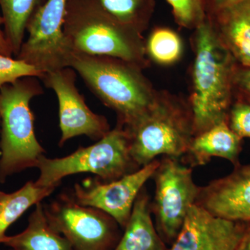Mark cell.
I'll return each mask as SVG.
<instances>
[{
	"label": "cell",
	"instance_id": "30bf717a",
	"mask_svg": "<svg viewBox=\"0 0 250 250\" xmlns=\"http://www.w3.org/2000/svg\"><path fill=\"white\" fill-rule=\"evenodd\" d=\"M77 72L67 67L45 73L41 80L53 90L59 103V127L62 136L59 146L69 140L85 136L98 141L111 131L109 123L102 115L94 113L75 85Z\"/></svg>",
	"mask_w": 250,
	"mask_h": 250
},
{
	"label": "cell",
	"instance_id": "52a82bcc",
	"mask_svg": "<svg viewBox=\"0 0 250 250\" xmlns=\"http://www.w3.org/2000/svg\"><path fill=\"white\" fill-rule=\"evenodd\" d=\"M42 205L49 225L66 238L73 250H114L123 235L114 219L98 208L77 203L71 192Z\"/></svg>",
	"mask_w": 250,
	"mask_h": 250
},
{
	"label": "cell",
	"instance_id": "5b68a950",
	"mask_svg": "<svg viewBox=\"0 0 250 250\" xmlns=\"http://www.w3.org/2000/svg\"><path fill=\"white\" fill-rule=\"evenodd\" d=\"M37 77H27L0 90V183L36 167L45 149L38 141L31 100L43 93Z\"/></svg>",
	"mask_w": 250,
	"mask_h": 250
},
{
	"label": "cell",
	"instance_id": "44dd1931",
	"mask_svg": "<svg viewBox=\"0 0 250 250\" xmlns=\"http://www.w3.org/2000/svg\"><path fill=\"white\" fill-rule=\"evenodd\" d=\"M149 61L168 66L179 62L183 54V42L175 31L167 27L153 29L145 41Z\"/></svg>",
	"mask_w": 250,
	"mask_h": 250
},
{
	"label": "cell",
	"instance_id": "4316f807",
	"mask_svg": "<svg viewBox=\"0 0 250 250\" xmlns=\"http://www.w3.org/2000/svg\"><path fill=\"white\" fill-rule=\"evenodd\" d=\"M242 0H210L209 14L214 13L224 8L228 7L239 2Z\"/></svg>",
	"mask_w": 250,
	"mask_h": 250
},
{
	"label": "cell",
	"instance_id": "5bb4252c",
	"mask_svg": "<svg viewBox=\"0 0 250 250\" xmlns=\"http://www.w3.org/2000/svg\"><path fill=\"white\" fill-rule=\"evenodd\" d=\"M219 39L242 66L250 67V0L208 14Z\"/></svg>",
	"mask_w": 250,
	"mask_h": 250
},
{
	"label": "cell",
	"instance_id": "4fadbf2b",
	"mask_svg": "<svg viewBox=\"0 0 250 250\" xmlns=\"http://www.w3.org/2000/svg\"><path fill=\"white\" fill-rule=\"evenodd\" d=\"M195 204L215 216L250 223V164L235 166L228 175L200 187Z\"/></svg>",
	"mask_w": 250,
	"mask_h": 250
},
{
	"label": "cell",
	"instance_id": "9a60e30c",
	"mask_svg": "<svg viewBox=\"0 0 250 250\" xmlns=\"http://www.w3.org/2000/svg\"><path fill=\"white\" fill-rule=\"evenodd\" d=\"M242 141L230 129L228 122H221L195 135L183 157L191 167L205 166L213 157L226 159L235 167L241 164Z\"/></svg>",
	"mask_w": 250,
	"mask_h": 250
},
{
	"label": "cell",
	"instance_id": "cb8c5ba5",
	"mask_svg": "<svg viewBox=\"0 0 250 250\" xmlns=\"http://www.w3.org/2000/svg\"><path fill=\"white\" fill-rule=\"evenodd\" d=\"M227 122L230 129L241 139H250V103L234 99Z\"/></svg>",
	"mask_w": 250,
	"mask_h": 250
},
{
	"label": "cell",
	"instance_id": "d6986e66",
	"mask_svg": "<svg viewBox=\"0 0 250 250\" xmlns=\"http://www.w3.org/2000/svg\"><path fill=\"white\" fill-rule=\"evenodd\" d=\"M47 0H0L4 31L13 55L17 57L31 17Z\"/></svg>",
	"mask_w": 250,
	"mask_h": 250
},
{
	"label": "cell",
	"instance_id": "3957f363",
	"mask_svg": "<svg viewBox=\"0 0 250 250\" xmlns=\"http://www.w3.org/2000/svg\"><path fill=\"white\" fill-rule=\"evenodd\" d=\"M68 67L73 69L92 92L117 116V124L128 126L154 102L157 90L143 69L123 59L72 53Z\"/></svg>",
	"mask_w": 250,
	"mask_h": 250
},
{
	"label": "cell",
	"instance_id": "7402d4cb",
	"mask_svg": "<svg viewBox=\"0 0 250 250\" xmlns=\"http://www.w3.org/2000/svg\"><path fill=\"white\" fill-rule=\"evenodd\" d=\"M180 27L195 29L208 17L210 0H166Z\"/></svg>",
	"mask_w": 250,
	"mask_h": 250
},
{
	"label": "cell",
	"instance_id": "9c48e42d",
	"mask_svg": "<svg viewBox=\"0 0 250 250\" xmlns=\"http://www.w3.org/2000/svg\"><path fill=\"white\" fill-rule=\"evenodd\" d=\"M68 0H47L28 23L27 40L16 59L36 67L42 74L68 67L71 51L63 34Z\"/></svg>",
	"mask_w": 250,
	"mask_h": 250
},
{
	"label": "cell",
	"instance_id": "277c9868",
	"mask_svg": "<svg viewBox=\"0 0 250 250\" xmlns=\"http://www.w3.org/2000/svg\"><path fill=\"white\" fill-rule=\"evenodd\" d=\"M123 129L129 139L131 157L140 167L158 156L183 157L194 137L188 102L167 90H157L147 111Z\"/></svg>",
	"mask_w": 250,
	"mask_h": 250
},
{
	"label": "cell",
	"instance_id": "6da1fadb",
	"mask_svg": "<svg viewBox=\"0 0 250 250\" xmlns=\"http://www.w3.org/2000/svg\"><path fill=\"white\" fill-rule=\"evenodd\" d=\"M194 58L188 99L194 136L227 121L232 104L233 80L238 62L219 39L208 16L191 37Z\"/></svg>",
	"mask_w": 250,
	"mask_h": 250
},
{
	"label": "cell",
	"instance_id": "8fae6325",
	"mask_svg": "<svg viewBox=\"0 0 250 250\" xmlns=\"http://www.w3.org/2000/svg\"><path fill=\"white\" fill-rule=\"evenodd\" d=\"M160 161H153L136 172L110 182L97 177L75 184L71 194L81 205L94 207L107 213L124 229L136 197L145 184L152 178Z\"/></svg>",
	"mask_w": 250,
	"mask_h": 250
},
{
	"label": "cell",
	"instance_id": "ac0fdd59",
	"mask_svg": "<svg viewBox=\"0 0 250 250\" xmlns=\"http://www.w3.org/2000/svg\"><path fill=\"white\" fill-rule=\"evenodd\" d=\"M57 187H40L28 182L19 190L11 193L0 191V244L8 229L32 206L49 196Z\"/></svg>",
	"mask_w": 250,
	"mask_h": 250
},
{
	"label": "cell",
	"instance_id": "603a6c76",
	"mask_svg": "<svg viewBox=\"0 0 250 250\" xmlns=\"http://www.w3.org/2000/svg\"><path fill=\"white\" fill-rule=\"evenodd\" d=\"M43 74L27 62L0 54V90L5 85L11 84L27 77L41 79Z\"/></svg>",
	"mask_w": 250,
	"mask_h": 250
},
{
	"label": "cell",
	"instance_id": "d4e9b609",
	"mask_svg": "<svg viewBox=\"0 0 250 250\" xmlns=\"http://www.w3.org/2000/svg\"><path fill=\"white\" fill-rule=\"evenodd\" d=\"M234 99L250 103V67L237 65L233 80Z\"/></svg>",
	"mask_w": 250,
	"mask_h": 250
},
{
	"label": "cell",
	"instance_id": "7a4b0ae2",
	"mask_svg": "<svg viewBox=\"0 0 250 250\" xmlns=\"http://www.w3.org/2000/svg\"><path fill=\"white\" fill-rule=\"evenodd\" d=\"M63 34L71 53L123 59L149 66L142 34L120 22L98 0H68Z\"/></svg>",
	"mask_w": 250,
	"mask_h": 250
},
{
	"label": "cell",
	"instance_id": "f1b7e54d",
	"mask_svg": "<svg viewBox=\"0 0 250 250\" xmlns=\"http://www.w3.org/2000/svg\"></svg>",
	"mask_w": 250,
	"mask_h": 250
},
{
	"label": "cell",
	"instance_id": "83f0119b",
	"mask_svg": "<svg viewBox=\"0 0 250 250\" xmlns=\"http://www.w3.org/2000/svg\"><path fill=\"white\" fill-rule=\"evenodd\" d=\"M235 250H250V223H246V229Z\"/></svg>",
	"mask_w": 250,
	"mask_h": 250
},
{
	"label": "cell",
	"instance_id": "7c38bea8",
	"mask_svg": "<svg viewBox=\"0 0 250 250\" xmlns=\"http://www.w3.org/2000/svg\"><path fill=\"white\" fill-rule=\"evenodd\" d=\"M245 229L246 223L215 216L195 204L168 250H235Z\"/></svg>",
	"mask_w": 250,
	"mask_h": 250
},
{
	"label": "cell",
	"instance_id": "e0dca14e",
	"mask_svg": "<svg viewBox=\"0 0 250 250\" xmlns=\"http://www.w3.org/2000/svg\"><path fill=\"white\" fill-rule=\"evenodd\" d=\"M35 206L25 229L14 236H6L1 244L12 250H73L66 238L49 225L42 202Z\"/></svg>",
	"mask_w": 250,
	"mask_h": 250
},
{
	"label": "cell",
	"instance_id": "2e32d148",
	"mask_svg": "<svg viewBox=\"0 0 250 250\" xmlns=\"http://www.w3.org/2000/svg\"><path fill=\"white\" fill-rule=\"evenodd\" d=\"M151 213L149 197L143 187L114 250H167L154 227Z\"/></svg>",
	"mask_w": 250,
	"mask_h": 250
},
{
	"label": "cell",
	"instance_id": "8992f818",
	"mask_svg": "<svg viewBox=\"0 0 250 250\" xmlns=\"http://www.w3.org/2000/svg\"><path fill=\"white\" fill-rule=\"evenodd\" d=\"M36 167L40 175L34 182L40 187H58L62 179L80 173L93 174L110 182L141 168L131 157L127 135L119 124L95 144L80 147L70 155L56 159L41 156Z\"/></svg>",
	"mask_w": 250,
	"mask_h": 250
},
{
	"label": "cell",
	"instance_id": "ba28073f",
	"mask_svg": "<svg viewBox=\"0 0 250 250\" xmlns=\"http://www.w3.org/2000/svg\"><path fill=\"white\" fill-rule=\"evenodd\" d=\"M152 178L155 195L151 202L156 230L165 243L172 244L182 229L189 209L196 203L200 187L192 178V167L179 159L164 156Z\"/></svg>",
	"mask_w": 250,
	"mask_h": 250
},
{
	"label": "cell",
	"instance_id": "ffe728a7",
	"mask_svg": "<svg viewBox=\"0 0 250 250\" xmlns=\"http://www.w3.org/2000/svg\"><path fill=\"white\" fill-rule=\"evenodd\" d=\"M120 22L140 34L147 30L155 9L154 0H98Z\"/></svg>",
	"mask_w": 250,
	"mask_h": 250
},
{
	"label": "cell",
	"instance_id": "484cf974",
	"mask_svg": "<svg viewBox=\"0 0 250 250\" xmlns=\"http://www.w3.org/2000/svg\"><path fill=\"white\" fill-rule=\"evenodd\" d=\"M2 27H4V20L1 15H0V54L6 57H13L14 55H13L12 51L10 47L9 42L6 40Z\"/></svg>",
	"mask_w": 250,
	"mask_h": 250
}]
</instances>
